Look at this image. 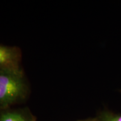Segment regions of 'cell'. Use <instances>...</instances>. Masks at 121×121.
<instances>
[{
	"label": "cell",
	"instance_id": "3",
	"mask_svg": "<svg viewBox=\"0 0 121 121\" xmlns=\"http://www.w3.org/2000/svg\"><path fill=\"white\" fill-rule=\"evenodd\" d=\"M0 121H26L22 115L15 112H6L0 116Z\"/></svg>",
	"mask_w": 121,
	"mask_h": 121
},
{
	"label": "cell",
	"instance_id": "2",
	"mask_svg": "<svg viewBox=\"0 0 121 121\" xmlns=\"http://www.w3.org/2000/svg\"><path fill=\"white\" fill-rule=\"evenodd\" d=\"M16 55L10 48L0 45V69L15 67Z\"/></svg>",
	"mask_w": 121,
	"mask_h": 121
},
{
	"label": "cell",
	"instance_id": "1",
	"mask_svg": "<svg viewBox=\"0 0 121 121\" xmlns=\"http://www.w3.org/2000/svg\"><path fill=\"white\" fill-rule=\"evenodd\" d=\"M25 85L16 67L0 69V107L6 108L23 95Z\"/></svg>",
	"mask_w": 121,
	"mask_h": 121
},
{
	"label": "cell",
	"instance_id": "4",
	"mask_svg": "<svg viewBox=\"0 0 121 121\" xmlns=\"http://www.w3.org/2000/svg\"><path fill=\"white\" fill-rule=\"evenodd\" d=\"M102 121H121V116L106 113L102 114Z\"/></svg>",
	"mask_w": 121,
	"mask_h": 121
}]
</instances>
